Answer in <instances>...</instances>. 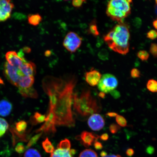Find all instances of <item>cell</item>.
Segmentation results:
<instances>
[{"label":"cell","instance_id":"1","mask_svg":"<svg viewBox=\"0 0 157 157\" xmlns=\"http://www.w3.org/2000/svg\"><path fill=\"white\" fill-rule=\"evenodd\" d=\"M77 83L75 76L66 80L47 76L42 81L43 88L50 102L49 110L54 115L55 124L74 127L75 121L72 111L73 92Z\"/></svg>","mask_w":157,"mask_h":157},{"label":"cell","instance_id":"2","mask_svg":"<svg viewBox=\"0 0 157 157\" xmlns=\"http://www.w3.org/2000/svg\"><path fill=\"white\" fill-rule=\"evenodd\" d=\"M103 38L109 48L115 52L122 55L128 52L130 33L126 23H118Z\"/></svg>","mask_w":157,"mask_h":157},{"label":"cell","instance_id":"3","mask_svg":"<svg viewBox=\"0 0 157 157\" xmlns=\"http://www.w3.org/2000/svg\"><path fill=\"white\" fill-rule=\"evenodd\" d=\"M74 108L76 112L83 117H88L101 110L97 99L90 90H83L80 95L74 94Z\"/></svg>","mask_w":157,"mask_h":157},{"label":"cell","instance_id":"4","mask_svg":"<svg viewBox=\"0 0 157 157\" xmlns=\"http://www.w3.org/2000/svg\"><path fill=\"white\" fill-rule=\"evenodd\" d=\"M131 1L113 0L109 2L106 13L108 16L113 21L119 23L123 20L131 13Z\"/></svg>","mask_w":157,"mask_h":157},{"label":"cell","instance_id":"5","mask_svg":"<svg viewBox=\"0 0 157 157\" xmlns=\"http://www.w3.org/2000/svg\"><path fill=\"white\" fill-rule=\"evenodd\" d=\"M118 85V81L117 78L112 74H107L101 76L98 86L101 92L108 93L115 90Z\"/></svg>","mask_w":157,"mask_h":157},{"label":"cell","instance_id":"6","mask_svg":"<svg viewBox=\"0 0 157 157\" xmlns=\"http://www.w3.org/2000/svg\"><path fill=\"white\" fill-rule=\"evenodd\" d=\"M82 38L77 33L71 31L66 35L63 42L64 47L71 53L75 52L82 44Z\"/></svg>","mask_w":157,"mask_h":157},{"label":"cell","instance_id":"7","mask_svg":"<svg viewBox=\"0 0 157 157\" xmlns=\"http://www.w3.org/2000/svg\"><path fill=\"white\" fill-rule=\"evenodd\" d=\"M4 74L9 82L16 87L21 78L24 76L19 69L11 65L7 62L4 65Z\"/></svg>","mask_w":157,"mask_h":157},{"label":"cell","instance_id":"8","mask_svg":"<svg viewBox=\"0 0 157 157\" xmlns=\"http://www.w3.org/2000/svg\"><path fill=\"white\" fill-rule=\"evenodd\" d=\"M7 62L11 65L19 69L23 63L26 61L24 57V53L22 50L17 53L15 51H10L6 54Z\"/></svg>","mask_w":157,"mask_h":157},{"label":"cell","instance_id":"9","mask_svg":"<svg viewBox=\"0 0 157 157\" xmlns=\"http://www.w3.org/2000/svg\"><path fill=\"white\" fill-rule=\"evenodd\" d=\"M14 6L10 1L0 0V21H5L10 18Z\"/></svg>","mask_w":157,"mask_h":157},{"label":"cell","instance_id":"10","mask_svg":"<svg viewBox=\"0 0 157 157\" xmlns=\"http://www.w3.org/2000/svg\"><path fill=\"white\" fill-rule=\"evenodd\" d=\"M88 126L92 130L99 131L105 126V121L102 117L98 113H94L88 119Z\"/></svg>","mask_w":157,"mask_h":157},{"label":"cell","instance_id":"11","mask_svg":"<svg viewBox=\"0 0 157 157\" xmlns=\"http://www.w3.org/2000/svg\"><path fill=\"white\" fill-rule=\"evenodd\" d=\"M99 136L92 132L84 131L80 135L76 136V139L80 141L84 147H88L91 146L93 143L97 141Z\"/></svg>","mask_w":157,"mask_h":157},{"label":"cell","instance_id":"12","mask_svg":"<svg viewBox=\"0 0 157 157\" xmlns=\"http://www.w3.org/2000/svg\"><path fill=\"white\" fill-rule=\"evenodd\" d=\"M100 72L95 70H91L86 72L85 74V80L88 84L92 87L98 85L101 77Z\"/></svg>","mask_w":157,"mask_h":157},{"label":"cell","instance_id":"13","mask_svg":"<svg viewBox=\"0 0 157 157\" xmlns=\"http://www.w3.org/2000/svg\"><path fill=\"white\" fill-rule=\"evenodd\" d=\"M19 69L24 76H34L36 73V66L31 62L26 61L23 63Z\"/></svg>","mask_w":157,"mask_h":157},{"label":"cell","instance_id":"14","mask_svg":"<svg viewBox=\"0 0 157 157\" xmlns=\"http://www.w3.org/2000/svg\"><path fill=\"white\" fill-rule=\"evenodd\" d=\"M33 76H23L20 79L17 87L18 89H25L32 87L34 82Z\"/></svg>","mask_w":157,"mask_h":157},{"label":"cell","instance_id":"15","mask_svg":"<svg viewBox=\"0 0 157 157\" xmlns=\"http://www.w3.org/2000/svg\"><path fill=\"white\" fill-rule=\"evenodd\" d=\"M13 105L11 102L7 100L3 99L0 101V116L7 117L12 111Z\"/></svg>","mask_w":157,"mask_h":157},{"label":"cell","instance_id":"16","mask_svg":"<svg viewBox=\"0 0 157 157\" xmlns=\"http://www.w3.org/2000/svg\"><path fill=\"white\" fill-rule=\"evenodd\" d=\"M50 157H72L70 149L59 148L51 154Z\"/></svg>","mask_w":157,"mask_h":157},{"label":"cell","instance_id":"17","mask_svg":"<svg viewBox=\"0 0 157 157\" xmlns=\"http://www.w3.org/2000/svg\"><path fill=\"white\" fill-rule=\"evenodd\" d=\"M19 93L25 98H37L38 95L37 91L34 88L31 87L27 89H18Z\"/></svg>","mask_w":157,"mask_h":157},{"label":"cell","instance_id":"18","mask_svg":"<svg viewBox=\"0 0 157 157\" xmlns=\"http://www.w3.org/2000/svg\"><path fill=\"white\" fill-rule=\"evenodd\" d=\"M42 19V17L38 13L29 15L28 17L29 23L33 26H36L40 24Z\"/></svg>","mask_w":157,"mask_h":157},{"label":"cell","instance_id":"19","mask_svg":"<svg viewBox=\"0 0 157 157\" xmlns=\"http://www.w3.org/2000/svg\"><path fill=\"white\" fill-rule=\"evenodd\" d=\"M88 33L94 36H97L100 35L96 20H94L90 23Z\"/></svg>","mask_w":157,"mask_h":157},{"label":"cell","instance_id":"20","mask_svg":"<svg viewBox=\"0 0 157 157\" xmlns=\"http://www.w3.org/2000/svg\"><path fill=\"white\" fill-rule=\"evenodd\" d=\"M42 147L44 150L47 153H52L55 150L54 147L52 144L48 137L43 141L42 143Z\"/></svg>","mask_w":157,"mask_h":157},{"label":"cell","instance_id":"21","mask_svg":"<svg viewBox=\"0 0 157 157\" xmlns=\"http://www.w3.org/2000/svg\"><path fill=\"white\" fill-rule=\"evenodd\" d=\"M46 115L41 114L38 112L35 113L32 118V122L35 124L38 123H42L46 121Z\"/></svg>","mask_w":157,"mask_h":157},{"label":"cell","instance_id":"22","mask_svg":"<svg viewBox=\"0 0 157 157\" xmlns=\"http://www.w3.org/2000/svg\"><path fill=\"white\" fill-rule=\"evenodd\" d=\"M9 125L5 119L0 117V137L2 136L9 128Z\"/></svg>","mask_w":157,"mask_h":157},{"label":"cell","instance_id":"23","mask_svg":"<svg viewBox=\"0 0 157 157\" xmlns=\"http://www.w3.org/2000/svg\"><path fill=\"white\" fill-rule=\"evenodd\" d=\"M147 87L152 93L157 92V81L153 79L149 80L147 84Z\"/></svg>","mask_w":157,"mask_h":157},{"label":"cell","instance_id":"24","mask_svg":"<svg viewBox=\"0 0 157 157\" xmlns=\"http://www.w3.org/2000/svg\"><path fill=\"white\" fill-rule=\"evenodd\" d=\"M24 157H41V155L40 153L36 149L30 148L25 151Z\"/></svg>","mask_w":157,"mask_h":157},{"label":"cell","instance_id":"25","mask_svg":"<svg viewBox=\"0 0 157 157\" xmlns=\"http://www.w3.org/2000/svg\"><path fill=\"white\" fill-rule=\"evenodd\" d=\"M78 157H98L97 153L91 149H86L80 153Z\"/></svg>","mask_w":157,"mask_h":157},{"label":"cell","instance_id":"26","mask_svg":"<svg viewBox=\"0 0 157 157\" xmlns=\"http://www.w3.org/2000/svg\"><path fill=\"white\" fill-rule=\"evenodd\" d=\"M16 129L19 133H23L25 131L27 127V123L25 121H21L16 124Z\"/></svg>","mask_w":157,"mask_h":157},{"label":"cell","instance_id":"27","mask_svg":"<svg viewBox=\"0 0 157 157\" xmlns=\"http://www.w3.org/2000/svg\"><path fill=\"white\" fill-rule=\"evenodd\" d=\"M43 134V132H40V133H38L35 135L34 136H33L32 138H31L30 140L29 141L28 144H27L26 147V149H28L29 147L33 146V145L36 144L37 141L39 140V139H40L41 136H42Z\"/></svg>","mask_w":157,"mask_h":157},{"label":"cell","instance_id":"28","mask_svg":"<svg viewBox=\"0 0 157 157\" xmlns=\"http://www.w3.org/2000/svg\"><path fill=\"white\" fill-rule=\"evenodd\" d=\"M137 56L143 61L148 60L150 55L148 52L145 50H140L137 52Z\"/></svg>","mask_w":157,"mask_h":157},{"label":"cell","instance_id":"29","mask_svg":"<svg viewBox=\"0 0 157 157\" xmlns=\"http://www.w3.org/2000/svg\"><path fill=\"white\" fill-rule=\"evenodd\" d=\"M116 121L119 126L125 127L127 126V121L124 117L120 115L116 117Z\"/></svg>","mask_w":157,"mask_h":157},{"label":"cell","instance_id":"30","mask_svg":"<svg viewBox=\"0 0 157 157\" xmlns=\"http://www.w3.org/2000/svg\"><path fill=\"white\" fill-rule=\"evenodd\" d=\"M71 146V145L70 141L68 140V139H66L61 141L58 144L57 147L70 149Z\"/></svg>","mask_w":157,"mask_h":157},{"label":"cell","instance_id":"31","mask_svg":"<svg viewBox=\"0 0 157 157\" xmlns=\"http://www.w3.org/2000/svg\"><path fill=\"white\" fill-rule=\"evenodd\" d=\"M100 59L103 60H107L109 58V52L106 49H103L100 51L98 54Z\"/></svg>","mask_w":157,"mask_h":157},{"label":"cell","instance_id":"32","mask_svg":"<svg viewBox=\"0 0 157 157\" xmlns=\"http://www.w3.org/2000/svg\"><path fill=\"white\" fill-rule=\"evenodd\" d=\"M120 129V126L114 123L112 124L109 127V131L113 134L117 133Z\"/></svg>","mask_w":157,"mask_h":157},{"label":"cell","instance_id":"33","mask_svg":"<svg viewBox=\"0 0 157 157\" xmlns=\"http://www.w3.org/2000/svg\"><path fill=\"white\" fill-rule=\"evenodd\" d=\"M150 52L155 58L157 57V44L153 43L151 45Z\"/></svg>","mask_w":157,"mask_h":157},{"label":"cell","instance_id":"34","mask_svg":"<svg viewBox=\"0 0 157 157\" xmlns=\"http://www.w3.org/2000/svg\"><path fill=\"white\" fill-rule=\"evenodd\" d=\"M147 38L154 40L157 38V31L155 30H151L147 33Z\"/></svg>","mask_w":157,"mask_h":157},{"label":"cell","instance_id":"35","mask_svg":"<svg viewBox=\"0 0 157 157\" xmlns=\"http://www.w3.org/2000/svg\"><path fill=\"white\" fill-rule=\"evenodd\" d=\"M140 71L136 68H133L131 71V75L133 78H137L140 77Z\"/></svg>","mask_w":157,"mask_h":157},{"label":"cell","instance_id":"36","mask_svg":"<svg viewBox=\"0 0 157 157\" xmlns=\"http://www.w3.org/2000/svg\"><path fill=\"white\" fill-rule=\"evenodd\" d=\"M25 148L22 143H19L15 148V150L19 154H22L25 151Z\"/></svg>","mask_w":157,"mask_h":157},{"label":"cell","instance_id":"37","mask_svg":"<svg viewBox=\"0 0 157 157\" xmlns=\"http://www.w3.org/2000/svg\"><path fill=\"white\" fill-rule=\"evenodd\" d=\"M85 1L83 0H76L72 2V5L73 6L76 8H79L82 7V5Z\"/></svg>","mask_w":157,"mask_h":157},{"label":"cell","instance_id":"38","mask_svg":"<svg viewBox=\"0 0 157 157\" xmlns=\"http://www.w3.org/2000/svg\"><path fill=\"white\" fill-rule=\"evenodd\" d=\"M110 93L111 95L114 98H115V99H117V98L120 97L121 96L120 93L118 91H117V90H114L110 92Z\"/></svg>","mask_w":157,"mask_h":157},{"label":"cell","instance_id":"39","mask_svg":"<svg viewBox=\"0 0 157 157\" xmlns=\"http://www.w3.org/2000/svg\"><path fill=\"white\" fill-rule=\"evenodd\" d=\"M94 146L95 148L97 150H101L103 148L102 144L101 143L98 142V141H96L95 142H94Z\"/></svg>","mask_w":157,"mask_h":157},{"label":"cell","instance_id":"40","mask_svg":"<svg viewBox=\"0 0 157 157\" xmlns=\"http://www.w3.org/2000/svg\"><path fill=\"white\" fill-rule=\"evenodd\" d=\"M101 140L103 141H107L109 138V135L107 133H103L99 136Z\"/></svg>","mask_w":157,"mask_h":157},{"label":"cell","instance_id":"41","mask_svg":"<svg viewBox=\"0 0 157 157\" xmlns=\"http://www.w3.org/2000/svg\"><path fill=\"white\" fill-rule=\"evenodd\" d=\"M126 153L127 155L130 157L132 156L134 154V150L132 148H129L127 150Z\"/></svg>","mask_w":157,"mask_h":157},{"label":"cell","instance_id":"42","mask_svg":"<svg viewBox=\"0 0 157 157\" xmlns=\"http://www.w3.org/2000/svg\"><path fill=\"white\" fill-rule=\"evenodd\" d=\"M106 115L110 117H116L118 114L117 113L114 112H109L107 113Z\"/></svg>","mask_w":157,"mask_h":157},{"label":"cell","instance_id":"43","mask_svg":"<svg viewBox=\"0 0 157 157\" xmlns=\"http://www.w3.org/2000/svg\"><path fill=\"white\" fill-rule=\"evenodd\" d=\"M147 152L150 154H152L154 151V148L152 146H150L148 147L147 150Z\"/></svg>","mask_w":157,"mask_h":157},{"label":"cell","instance_id":"44","mask_svg":"<svg viewBox=\"0 0 157 157\" xmlns=\"http://www.w3.org/2000/svg\"><path fill=\"white\" fill-rule=\"evenodd\" d=\"M103 157H121L119 155H107Z\"/></svg>","mask_w":157,"mask_h":157},{"label":"cell","instance_id":"45","mask_svg":"<svg viewBox=\"0 0 157 157\" xmlns=\"http://www.w3.org/2000/svg\"><path fill=\"white\" fill-rule=\"evenodd\" d=\"M52 52L50 50H47L45 52V56L47 57L50 56H51Z\"/></svg>","mask_w":157,"mask_h":157},{"label":"cell","instance_id":"46","mask_svg":"<svg viewBox=\"0 0 157 157\" xmlns=\"http://www.w3.org/2000/svg\"><path fill=\"white\" fill-rule=\"evenodd\" d=\"M23 51H24L25 52L29 53L31 52V49L28 47H25L23 48Z\"/></svg>","mask_w":157,"mask_h":157},{"label":"cell","instance_id":"47","mask_svg":"<svg viewBox=\"0 0 157 157\" xmlns=\"http://www.w3.org/2000/svg\"><path fill=\"white\" fill-rule=\"evenodd\" d=\"M99 96L101 98H105V93H103V92H101L99 94Z\"/></svg>","mask_w":157,"mask_h":157},{"label":"cell","instance_id":"48","mask_svg":"<svg viewBox=\"0 0 157 157\" xmlns=\"http://www.w3.org/2000/svg\"><path fill=\"white\" fill-rule=\"evenodd\" d=\"M153 25L155 28L157 29V19L153 21Z\"/></svg>","mask_w":157,"mask_h":157},{"label":"cell","instance_id":"49","mask_svg":"<svg viewBox=\"0 0 157 157\" xmlns=\"http://www.w3.org/2000/svg\"><path fill=\"white\" fill-rule=\"evenodd\" d=\"M70 153L73 156L76 154V151L74 149H71V150H70Z\"/></svg>","mask_w":157,"mask_h":157},{"label":"cell","instance_id":"50","mask_svg":"<svg viewBox=\"0 0 157 157\" xmlns=\"http://www.w3.org/2000/svg\"><path fill=\"white\" fill-rule=\"evenodd\" d=\"M107 153L105 151H102L101 153V155L102 157L107 155Z\"/></svg>","mask_w":157,"mask_h":157},{"label":"cell","instance_id":"51","mask_svg":"<svg viewBox=\"0 0 157 157\" xmlns=\"http://www.w3.org/2000/svg\"><path fill=\"white\" fill-rule=\"evenodd\" d=\"M155 3H156V5H157V1H155Z\"/></svg>","mask_w":157,"mask_h":157}]
</instances>
